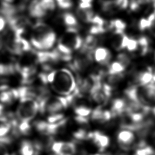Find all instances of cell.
Returning a JSON list of instances; mask_svg holds the SVG:
<instances>
[{
  "label": "cell",
  "instance_id": "obj_14",
  "mask_svg": "<svg viewBox=\"0 0 155 155\" xmlns=\"http://www.w3.org/2000/svg\"><path fill=\"white\" fill-rule=\"evenodd\" d=\"M16 99H18L16 88H10L8 87L0 91L1 104L10 105Z\"/></svg>",
  "mask_w": 155,
  "mask_h": 155
},
{
  "label": "cell",
  "instance_id": "obj_33",
  "mask_svg": "<svg viewBox=\"0 0 155 155\" xmlns=\"http://www.w3.org/2000/svg\"><path fill=\"white\" fill-rule=\"evenodd\" d=\"M64 114L60 113L50 114L47 117V121L49 123H56L64 119Z\"/></svg>",
  "mask_w": 155,
  "mask_h": 155
},
{
  "label": "cell",
  "instance_id": "obj_24",
  "mask_svg": "<svg viewBox=\"0 0 155 155\" xmlns=\"http://www.w3.org/2000/svg\"><path fill=\"white\" fill-rule=\"evenodd\" d=\"M126 26V23L119 19H116L109 22V30H112L113 33L124 32Z\"/></svg>",
  "mask_w": 155,
  "mask_h": 155
},
{
  "label": "cell",
  "instance_id": "obj_18",
  "mask_svg": "<svg viewBox=\"0 0 155 155\" xmlns=\"http://www.w3.org/2000/svg\"><path fill=\"white\" fill-rule=\"evenodd\" d=\"M19 151L20 155H35L39 153L35 150L34 143L28 140L21 142Z\"/></svg>",
  "mask_w": 155,
  "mask_h": 155
},
{
  "label": "cell",
  "instance_id": "obj_4",
  "mask_svg": "<svg viewBox=\"0 0 155 155\" xmlns=\"http://www.w3.org/2000/svg\"><path fill=\"white\" fill-rule=\"evenodd\" d=\"M19 100L16 116L19 120L30 122L39 111L38 102L36 99L30 97L22 98Z\"/></svg>",
  "mask_w": 155,
  "mask_h": 155
},
{
  "label": "cell",
  "instance_id": "obj_43",
  "mask_svg": "<svg viewBox=\"0 0 155 155\" xmlns=\"http://www.w3.org/2000/svg\"><path fill=\"white\" fill-rule=\"evenodd\" d=\"M102 155H112V154H110V153H104V154H103Z\"/></svg>",
  "mask_w": 155,
  "mask_h": 155
},
{
  "label": "cell",
  "instance_id": "obj_16",
  "mask_svg": "<svg viewBox=\"0 0 155 155\" xmlns=\"http://www.w3.org/2000/svg\"><path fill=\"white\" fill-rule=\"evenodd\" d=\"M127 101L121 98H117L113 101L111 106V113L113 117L122 116L125 111Z\"/></svg>",
  "mask_w": 155,
  "mask_h": 155
},
{
  "label": "cell",
  "instance_id": "obj_5",
  "mask_svg": "<svg viewBox=\"0 0 155 155\" xmlns=\"http://www.w3.org/2000/svg\"><path fill=\"white\" fill-rule=\"evenodd\" d=\"M93 52L81 49L73 62L70 64V68L76 72L81 73L85 71L93 62Z\"/></svg>",
  "mask_w": 155,
  "mask_h": 155
},
{
  "label": "cell",
  "instance_id": "obj_44",
  "mask_svg": "<svg viewBox=\"0 0 155 155\" xmlns=\"http://www.w3.org/2000/svg\"><path fill=\"white\" fill-rule=\"evenodd\" d=\"M153 140H154V143H155V132H154V134H153Z\"/></svg>",
  "mask_w": 155,
  "mask_h": 155
},
{
  "label": "cell",
  "instance_id": "obj_35",
  "mask_svg": "<svg viewBox=\"0 0 155 155\" xmlns=\"http://www.w3.org/2000/svg\"><path fill=\"white\" fill-rule=\"evenodd\" d=\"M126 48L129 51H135L137 50L138 44L137 39H133L131 38H129L127 45Z\"/></svg>",
  "mask_w": 155,
  "mask_h": 155
},
{
  "label": "cell",
  "instance_id": "obj_25",
  "mask_svg": "<svg viewBox=\"0 0 155 155\" xmlns=\"http://www.w3.org/2000/svg\"><path fill=\"white\" fill-rule=\"evenodd\" d=\"M124 76L125 74L123 73L108 74L105 83L113 88L114 86L117 85L123 80Z\"/></svg>",
  "mask_w": 155,
  "mask_h": 155
},
{
  "label": "cell",
  "instance_id": "obj_10",
  "mask_svg": "<svg viewBox=\"0 0 155 155\" xmlns=\"http://www.w3.org/2000/svg\"><path fill=\"white\" fill-rule=\"evenodd\" d=\"M118 143L124 148H130L135 141V136L132 131L122 129L117 136Z\"/></svg>",
  "mask_w": 155,
  "mask_h": 155
},
{
  "label": "cell",
  "instance_id": "obj_38",
  "mask_svg": "<svg viewBox=\"0 0 155 155\" xmlns=\"http://www.w3.org/2000/svg\"><path fill=\"white\" fill-rule=\"evenodd\" d=\"M5 45V40L4 39V38L0 35V51L2 49Z\"/></svg>",
  "mask_w": 155,
  "mask_h": 155
},
{
  "label": "cell",
  "instance_id": "obj_23",
  "mask_svg": "<svg viewBox=\"0 0 155 155\" xmlns=\"http://www.w3.org/2000/svg\"><path fill=\"white\" fill-rule=\"evenodd\" d=\"M139 54L141 56H145L149 51V41L148 39L145 36H141L137 39Z\"/></svg>",
  "mask_w": 155,
  "mask_h": 155
},
{
  "label": "cell",
  "instance_id": "obj_3",
  "mask_svg": "<svg viewBox=\"0 0 155 155\" xmlns=\"http://www.w3.org/2000/svg\"><path fill=\"white\" fill-rule=\"evenodd\" d=\"M83 40L78 34V28H67L65 33L59 40L57 50L60 52L71 54V53L81 48Z\"/></svg>",
  "mask_w": 155,
  "mask_h": 155
},
{
  "label": "cell",
  "instance_id": "obj_31",
  "mask_svg": "<svg viewBox=\"0 0 155 155\" xmlns=\"http://www.w3.org/2000/svg\"><path fill=\"white\" fill-rule=\"evenodd\" d=\"M117 61H118L126 68L130 64L131 59L127 54L122 53L117 55Z\"/></svg>",
  "mask_w": 155,
  "mask_h": 155
},
{
  "label": "cell",
  "instance_id": "obj_19",
  "mask_svg": "<svg viewBox=\"0 0 155 155\" xmlns=\"http://www.w3.org/2000/svg\"><path fill=\"white\" fill-rule=\"evenodd\" d=\"M76 15L78 18L82 22L85 23H91L94 16V12L91 8H84L79 7L76 9Z\"/></svg>",
  "mask_w": 155,
  "mask_h": 155
},
{
  "label": "cell",
  "instance_id": "obj_17",
  "mask_svg": "<svg viewBox=\"0 0 155 155\" xmlns=\"http://www.w3.org/2000/svg\"><path fill=\"white\" fill-rule=\"evenodd\" d=\"M12 115L8 114L0 116V137H5L12 130L11 118Z\"/></svg>",
  "mask_w": 155,
  "mask_h": 155
},
{
  "label": "cell",
  "instance_id": "obj_26",
  "mask_svg": "<svg viewBox=\"0 0 155 155\" xmlns=\"http://www.w3.org/2000/svg\"><path fill=\"white\" fill-rule=\"evenodd\" d=\"M12 139L10 136L0 137V155H10L8 151L7 145L11 143Z\"/></svg>",
  "mask_w": 155,
  "mask_h": 155
},
{
  "label": "cell",
  "instance_id": "obj_40",
  "mask_svg": "<svg viewBox=\"0 0 155 155\" xmlns=\"http://www.w3.org/2000/svg\"><path fill=\"white\" fill-rule=\"evenodd\" d=\"M151 111L153 114L155 116V107H153V108H151Z\"/></svg>",
  "mask_w": 155,
  "mask_h": 155
},
{
  "label": "cell",
  "instance_id": "obj_28",
  "mask_svg": "<svg viewBox=\"0 0 155 155\" xmlns=\"http://www.w3.org/2000/svg\"><path fill=\"white\" fill-rule=\"evenodd\" d=\"M135 155H155V151L152 147L144 145L137 149Z\"/></svg>",
  "mask_w": 155,
  "mask_h": 155
},
{
  "label": "cell",
  "instance_id": "obj_13",
  "mask_svg": "<svg viewBox=\"0 0 155 155\" xmlns=\"http://www.w3.org/2000/svg\"><path fill=\"white\" fill-rule=\"evenodd\" d=\"M113 117L110 111L104 110L101 107L96 108L91 113V118L93 121L104 123L110 120Z\"/></svg>",
  "mask_w": 155,
  "mask_h": 155
},
{
  "label": "cell",
  "instance_id": "obj_27",
  "mask_svg": "<svg viewBox=\"0 0 155 155\" xmlns=\"http://www.w3.org/2000/svg\"><path fill=\"white\" fill-rule=\"evenodd\" d=\"M125 69V68L121 64H120L118 61H116L112 62L111 64L108 65V67L107 69V74H110L123 73Z\"/></svg>",
  "mask_w": 155,
  "mask_h": 155
},
{
  "label": "cell",
  "instance_id": "obj_46",
  "mask_svg": "<svg viewBox=\"0 0 155 155\" xmlns=\"http://www.w3.org/2000/svg\"><path fill=\"white\" fill-rule=\"evenodd\" d=\"M0 71H1V64H0Z\"/></svg>",
  "mask_w": 155,
  "mask_h": 155
},
{
  "label": "cell",
  "instance_id": "obj_11",
  "mask_svg": "<svg viewBox=\"0 0 155 155\" xmlns=\"http://www.w3.org/2000/svg\"><path fill=\"white\" fill-rule=\"evenodd\" d=\"M29 15L34 18H42L45 17L47 12L41 5L39 0H31L28 6Z\"/></svg>",
  "mask_w": 155,
  "mask_h": 155
},
{
  "label": "cell",
  "instance_id": "obj_36",
  "mask_svg": "<svg viewBox=\"0 0 155 155\" xmlns=\"http://www.w3.org/2000/svg\"><path fill=\"white\" fill-rule=\"evenodd\" d=\"M6 24H7V21L5 19L2 15H0V31L4 30Z\"/></svg>",
  "mask_w": 155,
  "mask_h": 155
},
{
  "label": "cell",
  "instance_id": "obj_7",
  "mask_svg": "<svg viewBox=\"0 0 155 155\" xmlns=\"http://www.w3.org/2000/svg\"><path fill=\"white\" fill-rule=\"evenodd\" d=\"M139 86L141 103L147 105L155 103V84Z\"/></svg>",
  "mask_w": 155,
  "mask_h": 155
},
{
  "label": "cell",
  "instance_id": "obj_37",
  "mask_svg": "<svg viewBox=\"0 0 155 155\" xmlns=\"http://www.w3.org/2000/svg\"><path fill=\"white\" fill-rule=\"evenodd\" d=\"M136 1L140 7L145 5L149 4L151 2V0H136Z\"/></svg>",
  "mask_w": 155,
  "mask_h": 155
},
{
  "label": "cell",
  "instance_id": "obj_42",
  "mask_svg": "<svg viewBox=\"0 0 155 155\" xmlns=\"http://www.w3.org/2000/svg\"><path fill=\"white\" fill-rule=\"evenodd\" d=\"M77 155H87V154H86V153L82 151V152H81L79 154H77Z\"/></svg>",
  "mask_w": 155,
  "mask_h": 155
},
{
  "label": "cell",
  "instance_id": "obj_34",
  "mask_svg": "<svg viewBox=\"0 0 155 155\" xmlns=\"http://www.w3.org/2000/svg\"><path fill=\"white\" fill-rule=\"evenodd\" d=\"M58 7L62 9H68L72 7L73 3L72 0H56Z\"/></svg>",
  "mask_w": 155,
  "mask_h": 155
},
{
  "label": "cell",
  "instance_id": "obj_29",
  "mask_svg": "<svg viewBox=\"0 0 155 155\" xmlns=\"http://www.w3.org/2000/svg\"><path fill=\"white\" fill-rule=\"evenodd\" d=\"M39 2L48 13L53 12L56 8V4L54 0H39Z\"/></svg>",
  "mask_w": 155,
  "mask_h": 155
},
{
  "label": "cell",
  "instance_id": "obj_32",
  "mask_svg": "<svg viewBox=\"0 0 155 155\" xmlns=\"http://www.w3.org/2000/svg\"><path fill=\"white\" fill-rule=\"evenodd\" d=\"M73 136L78 140L89 139V133H87L84 129H79L73 133Z\"/></svg>",
  "mask_w": 155,
  "mask_h": 155
},
{
  "label": "cell",
  "instance_id": "obj_6",
  "mask_svg": "<svg viewBox=\"0 0 155 155\" xmlns=\"http://www.w3.org/2000/svg\"><path fill=\"white\" fill-rule=\"evenodd\" d=\"M51 150L56 155H74L76 147L71 142H54L51 146Z\"/></svg>",
  "mask_w": 155,
  "mask_h": 155
},
{
  "label": "cell",
  "instance_id": "obj_1",
  "mask_svg": "<svg viewBox=\"0 0 155 155\" xmlns=\"http://www.w3.org/2000/svg\"><path fill=\"white\" fill-rule=\"evenodd\" d=\"M47 82L58 94L67 96L73 93L77 87V82L72 73L65 68L51 70L47 74Z\"/></svg>",
  "mask_w": 155,
  "mask_h": 155
},
{
  "label": "cell",
  "instance_id": "obj_15",
  "mask_svg": "<svg viewBox=\"0 0 155 155\" xmlns=\"http://www.w3.org/2000/svg\"><path fill=\"white\" fill-rule=\"evenodd\" d=\"M128 39L129 37H128L124 32L113 33L111 39L112 46L116 50L120 51L126 48Z\"/></svg>",
  "mask_w": 155,
  "mask_h": 155
},
{
  "label": "cell",
  "instance_id": "obj_21",
  "mask_svg": "<svg viewBox=\"0 0 155 155\" xmlns=\"http://www.w3.org/2000/svg\"><path fill=\"white\" fill-rule=\"evenodd\" d=\"M62 19L67 28H78V22L76 18L70 12H65L62 15Z\"/></svg>",
  "mask_w": 155,
  "mask_h": 155
},
{
  "label": "cell",
  "instance_id": "obj_39",
  "mask_svg": "<svg viewBox=\"0 0 155 155\" xmlns=\"http://www.w3.org/2000/svg\"><path fill=\"white\" fill-rule=\"evenodd\" d=\"M150 29L151 30V31L153 35L155 36V24H154Z\"/></svg>",
  "mask_w": 155,
  "mask_h": 155
},
{
  "label": "cell",
  "instance_id": "obj_20",
  "mask_svg": "<svg viewBox=\"0 0 155 155\" xmlns=\"http://www.w3.org/2000/svg\"><path fill=\"white\" fill-rule=\"evenodd\" d=\"M97 42L98 40L94 35H88L85 38L84 41H83L81 49L87 51L93 52V51H94V49L96 48Z\"/></svg>",
  "mask_w": 155,
  "mask_h": 155
},
{
  "label": "cell",
  "instance_id": "obj_41",
  "mask_svg": "<svg viewBox=\"0 0 155 155\" xmlns=\"http://www.w3.org/2000/svg\"><path fill=\"white\" fill-rule=\"evenodd\" d=\"M151 2H152L153 7L155 8V0H151Z\"/></svg>",
  "mask_w": 155,
  "mask_h": 155
},
{
  "label": "cell",
  "instance_id": "obj_45",
  "mask_svg": "<svg viewBox=\"0 0 155 155\" xmlns=\"http://www.w3.org/2000/svg\"><path fill=\"white\" fill-rule=\"evenodd\" d=\"M93 155H102V154H93Z\"/></svg>",
  "mask_w": 155,
  "mask_h": 155
},
{
  "label": "cell",
  "instance_id": "obj_47",
  "mask_svg": "<svg viewBox=\"0 0 155 155\" xmlns=\"http://www.w3.org/2000/svg\"></svg>",
  "mask_w": 155,
  "mask_h": 155
},
{
  "label": "cell",
  "instance_id": "obj_12",
  "mask_svg": "<svg viewBox=\"0 0 155 155\" xmlns=\"http://www.w3.org/2000/svg\"><path fill=\"white\" fill-rule=\"evenodd\" d=\"M94 60L102 65H107L109 64L111 54L109 50L105 47H98L95 49L93 53Z\"/></svg>",
  "mask_w": 155,
  "mask_h": 155
},
{
  "label": "cell",
  "instance_id": "obj_22",
  "mask_svg": "<svg viewBox=\"0 0 155 155\" xmlns=\"http://www.w3.org/2000/svg\"><path fill=\"white\" fill-rule=\"evenodd\" d=\"M33 125L39 133L45 136H50V123L44 120H37L34 122Z\"/></svg>",
  "mask_w": 155,
  "mask_h": 155
},
{
  "label": "cell",
  "instance_id": "obj_9",
  "mask_svg": "<svg viewBox=\"0 0 155 155\" xmlns=\"http://www.w3.org/2000/svg\"><path fill=\"white\" fill-rule=\"evenodd\" d=\"M155 71L151 67L147 70H142L136 74L134 78V82L136 85H145L149 84H153Z\"/></svg>",
  "mask_w": 155,
  "mask_h": 155
},
{
  "label": "cell",
  "instance_id": "obj_8",
  "mask_svg": "<svg viewBox=\"0 0 155 155\" xmlns=\"http://www.w3.org/2000/svg\"><path fill=\"white\" fill-rule=\"evenodd\" d=\"M89 139H91L100 151H104L109 145V137L100 131H96L89 133Z\"/></svg>",
  "mask_w": 155,
  "mask_h": 155
},
{
  "label": "cell",
  "instance_id": "obj_2",
  "mask_svg": "<svg viewBox=\"0 0 155 155\" xmlns=\"http://www.w3.org/2000/svg\"><path fill=\"white\" fill-rule=\"evenodd\" d=\"M56 35L53 29L42 22H37L33 28L31 44L41 50H48L54 44Z\"/></svg>",
  "mask_w": 155,
  "mask_h": 155
},
{
  "label": "cell",
  "instance_id": "obj_30",
  "mask_svg": "<svg viewBox=\"0 0 155 155\" xmlns=\"http://www.w3.org/2000/svg\"><path fill=\"white\" fill-rule=\"evenodd\" d=\"M153 25V23L147 18H143L138 22V28L140 31H144L148 28H150Z\"/></svg>",
  "mask_w": 155,
  "mask_h": 155
}]
</instances>
